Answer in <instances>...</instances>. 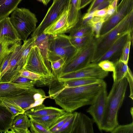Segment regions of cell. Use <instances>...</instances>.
Returning <instances> with one entry per match:
<instances>
[{
  "label": "cell",
  "mask_w": 133,
  "mask_h": 133,
  "mask_svg": "<svg viewBox=\"0 0 133 133\" xmlns=\"http://www.w3.org/2000/svg\"><path fill=\"white\" fill-rule=\"evenodd\" d=\"M106 85L103 80L89 85L66 88L49 98L54 99L65 111L72 112L82 107L91 104L99 91Z\"/></svg>",
  "instance_id": "1"
},
{
  "label": "cell",
  "mask_w": 133,
  "mask_h": 133,
  "mask_svg": "<svg viewBox=\"0 0 133 133\" xmlns=\"http://www.w3.org/2000/svg\"><path fill=\"white\" fill-rule=\"evenodd\" d=\"M128 83L125 77L118 81L114 82L107 96L102 124V130L111 132L119 125L118 113L124 100Z\"/></svg>",
  "instance_id": "2"
},
{
  "label": "cell",
  "mask_w": 133,
  "mask_h": 133,
  "mask_svg": "<svg viewBox=\"0 0 133 133\" xmlns=\"http://www.w3.org/2000/svg\"><path fill=\"white\" fill-rule=\"evenodd\" d=\"M133 30V10L114 28L99 37L94 39L95 50L91 63L97 61L121 35Z\"/></svg>",
  "instance_id": "3"
},
{
  "label": "cell",
  "mask_w": 133,
  "mask_h": 133,
  "mask_svg": "<svg viewBox=\"0 0 133 133\" xmlns=\"http://www.w3.org/2000/svg\"><path fill=\"white\" fill-rule=\"evenodd\" d=\"M9 19L19 39L24 42L35 30L38 22L35 14L24 8H17L12 13Z\"/></svg>",
  "instance_id": "4"
},
{
  "label": "cell",
  "mask_w": 133,
  "mask_h": 133,
  "mask_svg": "<svg viewBox=\"0 0 133 133\" xmlns=\"http://www.w3.org/2000/svg\"><path fill=\"white\" fill-rule=\"evenodd\" d=\"M49 45L50 62L64 57L66 59L67 61L78 50L71 43L69 36L65 34L50 35Z\"/></svg>",
  "instance_id": "5"
},
{
  "label": "cell",
  "mask_w": 133,
  "mask_h": 133,
  "mask_svg": "<svg viewBox=\"0 0 133 133\" xmlns=\"http://www.w3.org/2000/svg\"><path fill=\"white\" fill-rule=\"evenodd\" d=\"M94 39L86 46L78 50L66 61L57 78L64 74L79 69L91 63L95 50Z\"/></svg>",
  "instance_id": "6"
},
{
  "label": "cell",
  "mask_w": 133,
  "mask_h": 133,
  "mask_svg": "<svg viewBox=\"0 0 133 133\" xmlns=\"http://www.w3.org/2000/svg\"><path fill=\"white\" fill-rule=\"evenodd\" d=\"M23 69L32 72L45 78L54 76L47 67L38 47L35 45L32 47Z\"/></svg>",
  "instance_id": "7"
},
{
  "label": "cell",
  "mask_w": 133,
  "mask_h": 133,
  "mask_svg": "<svg viewBox=\"0 0 133 133\" xmlns=\"http://www.w3.org/2000/svg\"><path fill=\"white\" fill-rule=\"evenodd\" d=\"M69 0H53V3L41 22L31 37L37 36L54 22L68 7Z\"/></svg>",
  "instance_id": "8"
},
{
  "label": "cell",
  "mask_w": 133,
  "mask_h": 133,
  "mask_svg": "<svg viewBox=\"0 0 133 133\" xmlns=\"http://www.w3.org/2000/svg\"><path fill=\"white\" fill-rule=\"evenodd\" d=\"M108 75V72L102 70L97 63H91L79 69L64 74L57 78L59 81L82 78H93L103 79Z\"/></svg>",
  "instance_id": "9"
},
{
  "label": "cell",
  "mask_w": 133,
  "mask_h": 133,
  "mask_svg": "<svg viewBox=\"0 0 133 133\" xmlns=\"http://www.w3.org/2000/svg\"><path fill=\"white\" fill-rule=\"evenodd\" d=\"M107 85L103 87L96 97L90 106L87 110L92 117L100 131L105 113L107 97Z\"/></svg>",
  "instance_id": "10"
},
{
  "label": "cell",
  "mask_w": 133,
  "mask_h": 133,
  "mask_svg": "<svg viewBox=\"0 0 133 133\" xmlns=\"http://www.w3.org/2000/svg\"><path fill=\"white\" fill-rule=\"evenodd\" d=\"M103 80L93 78H82L59 81L55 77L47 85L49 87V96H51L66 88L89 85L101 82Z\"/></svg>",
  "instance_id": "11"
},
{
  "label": "cell",
  "mask_w": 133,
  "mask_h": 133,
  "mask_svg": "<svg viewBox=\"0 0 133 133\" xmlns=\"http://www.w3.org/2000/svg\"><path fill=\"white\" fill-rule=\"evenodd\" d=\"M133 10V0H122L117 6L114 14L103 24L100 35L114 28Z\"/></svg>",
  "instance_id": "12"
},
{
  "label": "cell",
  "mask_w": 133,
  "mask_h": 133,
  "mask_svg": "<svg viewBox=\"0 0 133 133\" xmlns=\"http://www.w3.org/2000/svg\"><path fill=\"white\" fill-rule=\"evenodd\" d=\"M18 44L13 52L7 67L0 73V82H10L20 76V72L18 69V62L26 45L25 41L23 45Z\"/></svg>",
  "instance_id": "13"
},
{
  "label": "cell",
  "mask_w": 133,
  "mask_h": 133,
  "mask_svg": "<svg viewBox=\"0 0 133 133\" xmlns=\"http://www.w3.org/2000/svg\"><path fill=\"white\" fill-rule=\"evenodd\" d=\"M132 38L133 32H127L121 35L97 61L96 63L104 60H108L113 62L119 59L124 46L129 41H130L132 43Z\"/></svg>",
  "instance_id": "14"
},
{
  "label": "cell",
  "mask_w": 133,
  "mask_h": 133,
  "mask_svg": "<svg viewBox=\"0 0 133 133\" xmlns=\"http://www.w3.org/2000/svg\"><path fill=\"white\" fill-rule=\"evenodd\" d=\"M44 92L41 89H36L33 87L15 95L2 98L15 103L25 112L29 109L30 107L34 102V95L36 93Z\"/></svg>",
  "instance_id": "15"
},
{
  "label": "cell",
  "mask_w": 133,
  "mask_h": 133,
  "mask_svg": "<svg viewBox=\"0 0 133 133\" xmlns=\"http://www.w3.org/2000/svg\"><path fill=\"white\" fill-rule=\"evenodd\" d=\"M69 9L68 7L60 16L43 32L52 35L69 33L70 31L68 22Z\"/></svg>",
  "instance_id": "16"
},
{
  "label": "cell",
  "mask_w": 133,
  "mask_h": 133,
  "mask_svg": "<svg viewBox=\"0 0 133 133\" xmlns=\"http://www.w3.org/2000/svg\"><path fill=\"white\" fill-rule=\"evenodd\" d=\"M95 122L84 114L77 112L71 133H93Z\"/></svg>",
  "instance_id": "17"
},
{
  "label": "cell",
  "mask_w": 133,
  "mask_h": 133,
  "mask_svg": "<svg viewBox=\"0 0 133 133\" xmlns=\"http://www.w3.org/2000/svg\"><path fill=\"white\" fill-rule=\"evenodd\" d=\"M15 43L21 42L9 17L0 20V39Z\"/></svg>",
  "instance_id": "18"
},
{
  "label": "cell",
  "mask_w": 133,
  "mask_h": 133,
  "mask_svg": "<svg viewBox=\"0 0 133 133\" xmlns=\"http://www.w3.org/2000/svg\"><path fill=\"white\" fill-rule=\"evenodd\" d=\"M30 119L24 112L19 114L15 117L12 123L10 131L7 133H30L28 129L30 127Z\"/></svg>",
  "instance_id": "19"
},
{
  "label": "cell",
  "mask_w": 133,
  "mask_h": 133,
  "mask_svg": "<svg viewBox=\"0 0 133 133\" xmlns=\"http://www.w3.org/2000/svg\"><path fill=\"white\" fill-rule=\"evenodd\" d=\"M65 112L63 109L51 107H46L42 104L26 111L25 113L28 116L40 117L56 114L62 115Z\"/></svg>",
  "instance_id": "20"
},
{
  "label": "cell",
  "mask_w": 133,
  "mask_h": 133,
  "mask_svg": "<svg viewBox=\"0 0 133 133\" xmlns=\"http://www.w3.org/2000/svg\"><path fill=\"white\" fill-rule=\"evenodd\" d=\"M29 88L11 82H0V97L15 95L28 90Z\"/></svg>",
  "instance_id": "21"
},
{
  "label": "cell",
  "mask_w": 133,
  "mask_h": 133,
  "mask_svg": "<svg viewBox=\"0 0 133 133\" xmlns=\"http://www.w3.org/2000/svg\"><path fill=\"white\" fill-rule=\"evenodd\" d=\"M81 2V0L69 1L68 19L70 30L76 26L82 16L80 8Z\"/></svg>",
  "instance_id": "22"
},
{
  "label": "cell",
  "mask_w": 133,
  "mask_h": 133,
  "mask_svg": "<svg viewBox=\"0 0 133 133\" xmlns=\"http://www.w3.org/2000/svg\"><path fill=\"white\" fill-rule=\"evenodd\" d=\"M49 36V35L42 33L37 36L34 45L38 47L47 67L51 71L48 57Z\"/></svg>",
  "instance_id": "23"
},
{
  "label": "cell",
  "mask_w": 133,
  "mask_h": 133,
  "mask_svg": "<svg viewBox=\"0 0 133 133\" xmlns=\"http://www.w3.org/2000/svg\"><path fill=\"white\" fill-rule=\"evenodd\" d=\"M14 117L5 107L0 105V132L7 133L11 128Z\"/></svg>",
  "instance_id": "24"
},
{
  "label": "cell",
  "mask_w": 133,
  "mask_h": 133,
  "mask_svg": "<svg viewBox=\"0 0 133 133\" xmlns=\"http://www.w3.org/2000/svg\"><path fill=\"white\" fill-rule=\"evenodd\" d=\"M22 0H0V20L8 17Z\"/></svg>",
  "instance_id": "25"
},
{
  "label": "cell",
  "mask_w": 133,
  "mask_h": 133,
  "mask_svg": "<svg viewBox=\"0 0 133 133\" xmlns=\"http://www.w3.org/2000/svg\"><path fill=\"white\" fill-rule=\"evenodd\" d=\"M21 41L15 43L4 39H0V69L7 56L14 50L16 46Z\"/></svg>",
  "instance_id": "26"
},
{
  "label": "cell",
  "mask_w": 133,
  "mask_h": 133,
  "mask_svg": "<svg viewBox=\"0 0 133 133\" xmlns=\"http://www.w3.org/2000/svg\"><path fill=\"white\" fill-rule=\"evenodd\" d=\"M113 63L114 66L112 75L114 82L118 81L125 77L129 68L128 64L121 61L119 59Z\"/></svg>",
  "instance_id": "27"
},
{
  "label": "cell",
  "mask_w": 133,
  "mask_h": 133,
  "mask_svg": "<svg viewBox=\"0 0 133 133\" xmlns=\"http://www.w3.org/2000/svg\"><path fill=\"white\" fill-rule=\"evenodd\" d=\"M69 37L72 44L78 50L86 46L90 43L94 39L95 37V34L94 32L88 35L83 37H70L69 36Z\"/></svg>",
  "instance_id": "28"
},
{
  "label": "cell",
  "mask_w": 133,
  "mask_h": 133,
  "mask_svg": "<svg viewBox=\"0 0 133 133\" xmlns=\"http://www.w3.org/2000/svg\"><path fill=\"white\" fill-rule=\"evenodd\" d=\"M36 37H31L25 41V46L17 63L18 69L20 72L23 69L26 59L32 47L34 45Z\"/></svg>",
  "instance_id": "29"
},
{
  "label": "cell",
  "mask_w": 133,
  "mask_h": 133,
  "mask_svg": "<svg viewBox=\"0 0 133 133\" xmlns=\"http://www.w3.org/2000/svg\"><path fill=\"white\" fill-rule=\"evenodd\" d=\"M93 32L92 27L88 25H82L77 24L70 31L69 36L70 37H81L88 35Z\"/></svg>",
  "instance_id": "30"
},
{
  "label": "cell",
  "mask_w": 133,
  "mask_h": 133,
  "mask_svg": "<svg viewBox=\"0 0 133 133\" xmlns=\"http://www.w3.org/2000/svg\"><path fill=\"white\" fill-rule=\"evenodd\" d=\"M0 105L5 107L15 117L25 112L24 110L15 103L2 97H0Z\"/></svg>",
  "instance_id": "31"
},
{
  "label": "cell",
  "mask_w": 133,
  "mask_h": 133,
  "mask_svg": "<svg viewBox=\"0 0 133 133\" xmlns=\"http://www.w3.org/2000/svg\"><path fill=\"white\" fill-rule=\"evenodd\" d=\"M61 115H51L40 117L28 116L30 119L35 121L49 129L56 119Z\"/></svg>",
  "instance_id": "32"
},
{
  "label": "cell",
  "mask_w": 133,
  "mask_h": 133,
  "mask_svg": "<svg viewBox=\"0 0 133 133\" xmlns=\"http://www.w3.org/2000/svg\"><path fill=\"white\" fill-rule=\"evenodd\" d=\"M73 113L66 112L59 116L49 128L51 133L56 132L72 116Z\"/></svg>",
  "instance_id": "33"
},
{
  "label": "cell",
  "mask_w": 133,
  "mask_h": 133,
  "mask_svg": "<svg viewBox=\"0 0 133 133\" xmlns=\"http://www.w3.org/2000/svg\"><path fill=\"white\" fill-rule=\"evenodd\" d=\"M66 61V59L64 57L55 61L50 62L52 73L54 76L56 77L57 76Z\"/></svg>",
  "instance_id": "34"
},
{
  "label": "cell",
  "mask_w": 133,
  "mask_h": 133,
  "mask_svg": "<svg viewBox=\"0 0 133 133\" xmlns=\"http://www.w3.org/2000/svg\"><path fill=\"white\" fill-rule=\"evenodd\" d=\"M77 112H73L71 117L59 128L56 133H71Z\"/></svg>",
  "instance_id": "35"
},
{
  "label": "cell",
  "mask_w": 133,
  "mask_h": 133,
  "mask_svg": "<svg viewBox=\"0 0 133 133\" xmlns=\"http://www.w3.org/2000/svg\"><path fill=\"white\" fill-rule=\"evenodd\" d=\"M30 128L32 133H51L48 129L33 119H30Z\"/></svg>",
  "instance_id": "36"
},
{
  "label": "cell",
  "mask_w": 133,
  "mask_h": 133,
  "mask_svg": "<svg viewBox=\"0 0 133 133\" xmlns=\"http://www.w3.org/2000/svg\"><path fill=\"white\" fill-rule=\"evenodd\" d=\"M36 81L19 76L10 82L30 88L34 87Z\"/></svg>",
  "instance_id": "37"
},
{
  "label": "cell",
  "mask_w": 133,
  "mask_h": 133,
  "mask_svg": "<svg viewBox=\"0 0 133 133\" xmlns=\"http://www.w3.org/2000/svg\"><path fill=\"white\" fill-rule=\"evenodd\" d=\"M112 133H133V123L126 125H118L111 132Z\"/></svg>",
  "instance_id": "38"
},
{
  "label": "cell",
  "mask_w": 133,
  "mask_h": 133,
  "mask_svg": "<svg viewBox=\"0 0 133 133\" xmlns=\"http://www.w3.org/2000/svg\"><path fill=\"white\" fill-rule=\"evenodd\" d=\"M104 22V20L95 22H91L90 20L88 22L87 24L92 27V31L94 33L95 38H98L100 36L101 30Z\"/></svg>",
  "instance_id": "39"
},
{
  "label": "cell",
  "mask_w": 133,
  "mask_h": 133,
  "mask_svg": "<svg viewBox=\"0 0 133 133\" xmlns=\"http://www.w3.org/2000/svg\"><path fill=\"white\" fill-rule=\"evenodd\" d=\"M132 43L130 41L126 43L122 50L119 59L124 63L128 64L129 61L130 48Z\"/></svg>",
  "instance_id": "40"
},
{
  "label": "cell",
  "mask_w": 133,
  "mask_h": 133,
  "mask_svg": "<svg viewBox=\"0 0 133 133\" xmlns=\"http://www.w3.org/2000/svg\"><path fill=\"white\" fill-rule=\"evenodd\" d=\"M20 76L36 81L45 78L39 74L25 69H23L20 71Z\"/></svg>",
  "instance_id": "41"
},
{
  "label": "cell",
  "mask_w": 133,
  "mask_h": 133,
  "mask_svg": "<svg viewBox=\"0 0 133 133\" xmlns=\"http://www.w3.org/2000/svg\"><path fill=\"white\" fill-rule=\"evenodd\" d=\"M97 64L99 67L105 71L113 72L114 70V64L112 61L108 60H104L100 61Z\"/></svg>",
  "instance_id": "42"
},
{
  "label": "cell",
  "mask_w": 133,
  "mask_h": 133,
  "mask_svg": "<svg viewBox=\"0 0 133 133\" xmlns=\"http://www.w3.org/2000/svg\"><path fill=\"white\" fill-rule=\"evenodd\" d=\"M125 77L127 78L129 83L130 88V94L129 97L133 99V77L131 71L129 68Z\"/></svg>",
  "instance_id": "43"
},
{
  "label": "cell",
  "mask_w": 133,
  "mask_h": 133,
  "mask_svg": "<svg viewBox=\"0 0 133 133\" xmlns=\"http://www.w3.org/2000/svg\"><path fill=\"white\" fill-rule=\"evenodd\" d=\"M116 8H113L112 6L109 4L108 6L107 12L106 15L104 16L105 21H107L114 14L116 10Z\"/></svg>",
  "instance_id": "44"
},
{
  "label": "cell",
  "mask_w": 133,
  "mask_h": 133,
  "mask_svg": "<svg viewBox=\"0 0 133 133\" xmlns=\"http://www.w3.org/2000/svg\"><path fill=\"white\" fill-rule=\"evenodd\" d=\"M105 0H93L87 10V12H89L97 5Z\"/></svg>",
  "instance_id": "45"
},
{
  "label": "cell",
  "mask_w": 133,
  "mask_h": 133,
  "mask_svg": "<svg viewBox=\"0 0 133 133\" xmlns=\"http://www.w3.org/2000/svg\"><path fill=\"white\" fill-rule=\"evenodd\" d=\"M108 6L104 8L95 11L94 16L99 17L104 16L107 14Z\"/></svg>",
  "instance_id": "46"
},
{
  "label": "cell",
  "mask_w": 133,
  "mask_h": 133,
  "mask_svg": "<svg viewBox=\"0 0 133 133\" xmlns=\"http://www.w3.org/2000/svg\"><path fill=\"white\" fill-rule=\"evenodd\" d=\"M48 97L43 98L40 99L35 101L34 102L29 108V109L32 108L39 105L43 104L44 101Z\"/></svg>",
  "instance_id": "47"
},
{
  "label": "cell",
  "mask_w": 133,
  "mask_h": 133,
  "mask_svg": "<svg viewBox=\"0 0 133 133\" xmlns=\"http://www.w3.org/2000/svg\"><path fill=\"white\" fill-rule=\"evenodd\" d=\"M93 0H81L80 7L81 9H82L86 6L92 2Z\"/></svg>",
  "instance_id": "48"
},
{
  "label": "cell",
  "mask_w": 133,
  "mask_h": 133,
  "mask_svg": "<svg viewBox=\"0 0 133 133\" xmlns=\"http://www.w3.org/2000/svg\"><path fill=\"white\" fill-rule=\"evenodd\" d=\"M119 0H112L110 4L114 8H116L118 1Z\"/></svg>",
  "instance_id": "49"
},
{
  "label": "cell",
  "mask_w": 133,
  "mask_h": 133,
  "mask_svg": "<svg viewBox=\"0 0 133 133\" xmlns=\"http://www.w3.org/2000/svg\"><path fill=\"white\" fill-rule=\"evenodd\" d=\"M42 3L44 5H46L51 0H37Z\"/></svg>",
  "instance_id": "50"
},
{
  "label": "cell",
  "mask_w": 133,
  "mask_h": 133,
  "mask_svg": "<svg viewBox=\"0 0 133 133\" xmlns=\"http://www.w3.org/2000/svg\"><path fill=\"white\" fill-rule=\"evenodd\" d=\"M130 112L132 118H133V108L132 107L131 108Z\"/></svg>",
  "instance_id": "51"
}]
</instances>
